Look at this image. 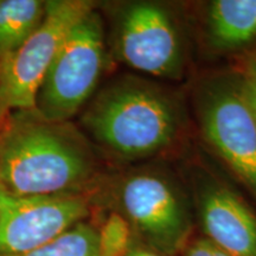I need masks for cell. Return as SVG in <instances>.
Listing matches in <instances>:
<instances>
[{"label": "cell", "instance_id": "1", "mask_svg": "<svg viewBox=\"0 0 256 256\" xmlns=\"http://www.w3.org/2000/svg\"><path fill=\"white\" fill-rule=\"evenodd\" d=\"M95 160L82 133L69 121L18 112L2 130L0 188L18 197L84 194Z\"/></svg>", "mask_w": 256, "mask_h": 256}, {"label": "cell", "instance_id": "2", "mask_svg": "<svg viewBox=\"0 0 256 256\" xmlns=\"http://www.w3.org/2000/svg\"><path fill=\"white\" fill-rule=\"evenodd\" d=\"M82 122L114 154L136 159L168 146L177 134L179 118L174 102L159 88L130 78L96 96Z\"/></svg>", "mask_w": 256, "mask_h": 256}, {"label": "cell", "instance_id": "3", "mask_svg": "<svg viewBox=\"0 0 256 256\" xmlns=\"http://www.w3.org/2000/svg\"><path fill=\"white\" fill-rule=\"evenodd\" d=\"M104 64V28L92 8L64 40L37 92L34 113L49 121H69L94 92Z\"/></svg>", "mask_w": 256, "mask_h": 256}, {"label": "cell", "instance_id": "4", "mask_svg": "<svg viewBox=\"0 0 256 256\" xmlns=\"http://www.w3.org/2000/svg\"><path fill=\"white\" fill-rule=\"evenodd\" d=\"M92 8V2L83 0L46 2L40 26L0 66V107L4 113L34 110L42 82L64 40Z\"/></svg>", "mask_w": 256, "mask_h": 256}, {"label": "cell", "instance_id": "5", "mask_svg": "<svg viewBox=\"0 0 256 256\" xmlns=\"http://www.w3.org/2000/svg\"><path fill=\"white\" fill-rule=\"evenodd\" d=\"M200 115L208 142L256 197V121L241 76L210 82Z\"/></svg>", "mask_w": 256, "mask_h": 256}, {"label": "cell", "instance_id": "6", "mask_svg": "<svg viewBox=\"0 0 256 256\" xmlns=\"http://www.w3.org/2000/svg\"><path fill=\"white\" fill-rule=\"evenodd\" d=\"M89 212L84 194L18 197L0 188V256H23L72 228Z\"/></svg>", "mask_w": 256, "mask_h": 256}, {"label": "cell", "instance_id": "7", "mask_svg": "<svg viewBox=\"0 0 256 256\" xmlns=\"http://www.w3.org/2000/svg\"><path fill=\"white\" fill-rule=\"evenodd\" d=\"M119 200L124 217L156 252L176 254L183 248L190 222L168 179L151 172L130 174L120 185Z\"/></svg>", "mask_w": 256, "mask_h": 256}, {"label": "cell", "instance_id": "8", "mask_svg": "<svg viewBox=\"0 0 256 256\" xmlns=\"http://www.w3.org/2000/svg\"><path fill=\"white\" fill-rule=\"evenodd\" d=\"M116 49L127 66L156 78H171L180 69L177 28L168 12L158 4L136 2L121 12Z\"/></svg>", "mask_w": 256, "mask_h": 256}, {"label": "cell", "instance_id": "9", "mask_svg": "<svg viewBox=\"0 0 256 256\" xmlns=\"http://www.w3.org/2000/svg\"><path fill=\"white\" fill-rule=\"evenodd\" d=\"M200 215L211 242L232 256H256V215L232 190L208 185L200 194Z\"/></svg>", "mask_w": 256, "mask_h": 256}, {"label": "cell", "instance_id": "10", "mask_svg": "<svg viewBox=\"0 0 256 256\" xmlns=\"http://www.w3.org/2000/svg\"><path fill=\"white\" fill-rule=\"evenodd\" d=\"M211 40L220 49H235L256 38V0H216L210 6Z\"/></svg>", "mask_w": 256, "mask_h": 256}, {"label": "cell", "instance_id": "11", "mask_svg": "<svg viewBox=\"0 0 256 256\" xmlns=\"http://www.w3.org/2000/svg\"><path fill=\"white\" fill-rule=\"evenodd\" d=\"M46 14L40 0H0V66L40 26Z\"/></svg>", "mask_w": 256, "mask_h": 256}, {"label": "cell", "instance_id": "12", "mask_svg": "<svg viewBox=\"0 0 256 256\" xmlns=\"http://www.w3.org/2000/svg\"><path fill=\"white\" fill-rule=\"evenodd\" d=\"M23 256H98V230L80 222L43 247Z\"/></svg>", "mask_w": 256, "mask_h": 256}, {"label": "cell", "instance_id": "13", "mask_svg": "<svg viewBox=\"0 0 256 256\" xmlns=\"http://www.w3.org/2000/svg\"><path fill=\"white\" fill-rule=\"evenodd\" d=\"M98 236V256H128L132 252V224L113 211L102 223Z\"/></svg>", "mask_w": 256, "mask_h": 256}, {"label": "cell", "instance_id": "14", "mask_svg": "<svg viewBox=\"0 0 256 256\" xmlns=\"http://www.w3.org/2000/svg\"><path fill=\"white\" fill-rule=\"evenodd\" d=\"M241 80L249 106H250L256 121V54L249 57L247 62H246Z\"/></svg>", "mask_w": 256, "mask_h": 256}, {"label": "cell", "instance_id": "15", "mask_svg": "<svg viewBox=\"0 0 256 256\" xmlns=\"http://www.w3.org/2000/svg\"><path fill=\"white\" fill-rule=\"evenodd\" d=\"M184 256H232L229 252L223 250L209 238H203L194 241L185 249Z\"/></svg>", "mask_w": 256, "mask_h": 256}, {"label": "cell", "instance_id": "16", "mask_svg": "<svg viewBox=\"0 0 256 256\" xmlns=\"http://www.w3.org/2000/svg\"><path fill=\"white\" fill-rule=\"evenodd\" d=\"M128 256H162V255L156 250H150V249H145V248H136V249H132V252H130V255Z\"/></svg>", "mask_w": 256, "mask_h": 256}, {"label": "cell", "instance_id": "17", "mask_svg": "<svg viewBox=\"0 0 256 256\" xmlns=\"http://www.w3.org/2000/svg\"><path fill=\"white\" fill-rule=\"evenodd\" d=\"M4 114V112H2V107H0V116H2V115Z\"/></svg>", "mask_w": 256, "mask_h": 256}, {"label": "cell", "instance_id": "18", "mask_svg": "<svg viewBox=\"0 0 256 256\" xmlns=\"http://www.w3.org/2000/svg\"><path fill=\"white\" fill-rule=\"evenodd\" d=\"M0 142H2V130H0Z\"/></svg>", "mask_w": 256, "mask_h": 256}]
</instances>
